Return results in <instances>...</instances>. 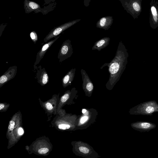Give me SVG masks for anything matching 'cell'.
<instances>
[{"mask_svg": "<svg viewBox=\"0 0 158 158\" xmlns=\"http://www.w3.org/2000/svg\"><path fill=\"white\" fill-rule=\"evenodd\" d=\"M131 126L134 129L141 132L149 131L154 129L156 125L153 123L146 121H137L131 123Z\"/></svg>", "mask_w": 158, "mask_h": 158, "instance_id": "10", "label": "cell"}, {"mask_svg": "<svg viewBox=\"0 0 158 158\" xmlns=\"http://www.w3.org/2000/svg\"><path fill=\"white\" fill-rule=\"evenodd\" d=\"M127 12L134 19L138 18L142 12V0H119Z\"/></svg>", "mask_w": 158, "mask_h": 158, "instance_id": "5", "label": "cell"}, {"mask_svg": "<svg viewBox=\"0 0 158 158\" xmlns=\"http://www.w3.org/2000/svg\"><path fill=\"white\" fill-rule=\"evenodd\" d=\"M10 104L6 103H0V111L5 112L8 110Z\"/></svg>", "mask_w": 158, "mask_h": 158, "instance_id": "18", "label": "cell"}, {"mask_svg": "<svg viewBox=\"0 0 158 158\" xmlns=\"http://www.w3.org/2000/svg\"><path fill=\"white\" fill-rule=\"evenodd\" d=\"M79 150L81 152L85 154L88 153L89 152V150L88 148L83 146L79 147Z\"/></svg>", "mask_w": 158, "mask_h": 158, "instance_id": "20", "label": "cell"}, {"mask_svg": "<svg viewBox=\"0 0 158 158\" xmlns=\"http://www.w3.org/2000/svg\"><path fill=\"white\" fill-rule=\"evenodd\" d=\"M35 78L37 82L41 86H43L48 84L49 81L48 75L44 68H42L41 65H39L36 69Z\"/></svg>", "mask_w": 158, "mask_h": 158, "instance_id": "12", "label": "cell"}, {"mask_svg": "<svg viewBox=\"0 0 158 158\" xmlns=\"http://www.w3.org/2000/svg\"><path fill=\"white\" fill-rule=\"evenodd\" d=\"M59 36H57L53 40H51L44 44L42 46L40 49L37 53L36 56L35 61V62L34 65V68L35 70L37 68V67L36 65L40 63L41 59L43 58L47 50L54 42L58 39Z\"/></svg>", "mask_w": 158, "mask_h": 158, "instance_id": "11", "label": "cell"}, {"mask_svg": "<svg viewBox=\"0 0 158 158\" xmlns=\"http://www.w3.org/2000/svg\"><path fill=\"white\" fill-rule=\"evenodd\" d=\"M81 73L83 81V88L85 92L90 94L94 89L93 83L85 70L83 69H81Z\"/></svg>", "mask_w": 158, "mask_h": 158, "instance_id": "13", "label": "cell"}, {"mask_svg": "<svg viewBox=\"0 0 158 158\" xmlns=\"http://www.w3.org/2000/svg\"><path fill=\"white\" fill-rule=\"evenodd\" d=\"M52 146L48 138L42 137L33 142L29 147V151L38 155L46 156L51 151Z\"/></svg>", "mask_w": 158, "mask_h": 158, "instance_id": "2", "label": "cell"}, {"mask_svg": "<svg viewBox=\"0 0 158 158\" xmlns=\"http://www.w3.org/2000/svg\"><path fill=\"white\" fill-rule=\"evenodd\" d=\"M27 151H29V147H28V146H27L25 147Z\"/></svg>", "mask_w": 158, "mask_h": 158, "instance_id": "25", "label": "cell"}, {"mask_svg": "<svg viewBox=\"0 0 158 158\" xmlns=\"http://www.w3.org/2000/svg\"><path fill=\"white\" fill-rule=\"evenodd\" d=\"M76 91V89L75 88H73L71 90H69L66 91L64 94L60 97L57 109V115L60 116L64 115L63 113L64 112L62 111L61 108L69 99L71 94Z\"/></svg>", "mask_w": 158, "mask_h": 158, "instance_id": "14", "label": "cell"}, {"mask_svg": "<svg viewBox=\"0 0 158 158\" xmlns=\"http://www.w3.org/2000/svg\"><path fill=\"white\" fill-rule=\"evenodd\" d=\"M158 112V104L155 100H150L140 103L131 108L130 114L146 115H152Z\"/></svg>", "mask_w": 158, "mask_h": 158, "instance_id": "3", "label": "cell"}, {"mask_svg": "<svg viewBox=\"0 0 158 158\" xmlns=\"http://www.w3.org/2000/svg\"><path fill=\"white\" fill-rule=\"evenodd\" d=\"M81 19H77L66 23L52 30L44 39V42L46 43L51 39L56 38L65 30L71 27Z\"/></svg>", "mask_w": 158, "mask_h": 158, "instance_id": "8", "label": "cell"}, {"mask_svg": "<svg viewBox=\"0 0 158 158\" xmlns=\"http://www.w3.org/2000/svg\"><path fill=\"white\" fill-rule=\"evenodd\" d=\"M60 93L52 95V98L44 102L39 98L40 104L48 116V121L50 120L52 115L57 114V111L60 101Z\"/></svg>", "mask_w": 158, "mask_h": 158, "instance_id": "4", "label": "cell"}, {"mask_svg": "<svg viewBox=\"0 0 158 158\" xmlns=\"http://www.w3.org/2000/svg\"><path fill=\"white\" fill-rule=\"evenodd\" d=\"M110 38L109 37H105L96 41L92 48V50H97L100 51L105 48L109 44Z\"/></svg>", "mask_w": 158, "mask_h": 158, "instance_id": "17", "label": "cell"}, {"mask_svg": "<svg viewBox=\"0 0 158 158\" xmlns=\"http://www.w3.org/2000/svg\"><path fill=\"white\" fill-rule=\"evenodd\" d=\"M30 36L34 44H35L38 40V36L36 33L35 31H32L31 32Z\"/></svg>", "mask_w": 158, "mask_h": 158, "instance_id": "19", "label": "cell"}, {"mask_svg": "<svg viewBox=\"0 0 158 158\" xmlns=\"http://www.w3.org/2000/svg\"><path fill=\"white\" fill-rule=\"evenodd\" d=\"M88 119V117L87 116H84L82 117L80 120L81 123L83 124Z\"/></svg>", "mask_w": 158, "mask_h": 158, "instance_id": "22", "label": "cell"}, {"mask_svg": "<svg viewBox=\"0 0 158 158\" xmlns=\"http://www.w3.org/2000/svg\"><path fill=\"white\" fill-rule=\"evenodd\" d=\"M29 5V6L33 9H36L39 6L37 4L33 2H30Z\"/></svg>", "mask_w": 158, "mask_h": 158, "instance_id": "21", "label": "cell"}, {"mask_svg": "<svg viewBox=\"0 0 158 158\" xmlns=\"http://www.w3.org/2000/svg\"><path fill=\"white\" fill-rule=\"evenodd\" d=\"M112 17L111 16H106L101 18L97 22L96 27L105 30H108L113 23Z\"/></svg>", "mask_w": 158, "mask_h": 158, "instance_id": "15", "label": "cell"}, {"mask_svg": "<svg viewBox=\"0 0 158 158\" xmlns=\"http://www.w3.org/2000/svg\"><path fill=\"white\" fill-rule=\"evenodd\" d=\"M129 56L127 50L122 41L119 42L115 56L109 63H104L100 68L107 66L109 77L106 84V88L111 90L119 81L125 70Z\"/></svg>", "mask_w": 158, "mask_h": 158, "instance_id": "1", "label": "cell"}, {"mask_svg": "<svg viewBox=\"0 0 158 158\" xmlns=\"http://www.w3.org/2000/svg\"><path fill=\"white\" fill-rule=\"evenodd\" d=\"M76 70L75 68L72 69L63 77L62 81L64 88L71 85L75 76Z\"/></svg>", "mask_w": 158, "mask_h": 158, "instance_id": "16", "label": "cell"}, {"mask_svg": "<svg viewBox=\"0 0 158 158\" xmlns=\"http://www.w3.org/2000/svg\"><path fill=\"white\" fill-rule=\"evenodd\" d=\"M87 111V110L85 109H83L82 110V113L83 114L85 113Z\"/></svg>", "mask_w": 158, "mask_h": 158, "instance_id": "24", "label": "cell"}, {"mask_svg": "<svg viewBox=\"0 0 158 158\" xmlns=\"http://www.w3.org/2000/svg\"><path fill=\"white\" fill-rule=\"evenodd\" d=\"M73 53V48L70 40H65L62 44L58 53L57 58L61 63L70 57Z\"/></svg>", "mask_w": 158, "mask_h": 158, "instance_id": "6", "label": "cell"}, {"mask_svg": "<svg viewBox=\"0 0 158 158\" xmlns=\"http://www.w3.org/2000/svg\"><path fill=\"white\" fill-rule=\"evenodd\" d=\"M17 70V67L14 65L9 67L0 77V88L15 76Z\"/></svg>", "mask_w": 158, "mask_h": 158, "instance_id": "9", "label": "cell"}, {"mask_svg": "<svg viewBox=\"0 0 158 158\" xmlns=\"http://www.w3.org/2000/svg\"><path fill=\"white\" fill-rule=\"evenodd\" d=\"M90 2V0H84V4L85 6H88L89 5V3Z\"/></svg>", "mask_w": 158, "mask_h": 158, "instance_id": "23", "label": "cell"}, {"mask_svg": "<svg viewBox=\"0 0 158 158\" xmlns=\"http://www.w3.org/2000/svg\"><path fill=\"white\" fill-rule=\"evenodd\" d=\"M149 22L151 27L155 29L158 27V2L151 0L150 3Z\"/></svg>", "mask_w": 158, "mask_h": 158, "instance_id": "7", "label": "cell"}]
</instances>
